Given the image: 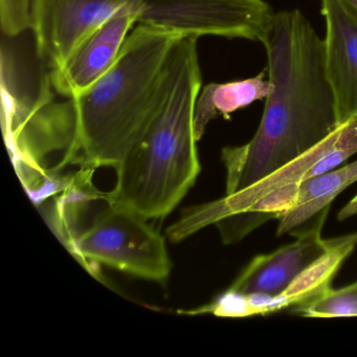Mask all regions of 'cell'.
Segmentation results:
<instances>
[{"mask_svg": "<svg viewBox=\"0 0 357 357\" xmlns=\"http://www.w3.org/2000/svg\"><path fill=\"white\" fill-rule=\"evenodd\" d=\"M263 47L271 93L252 139L222 149L225 196L294 162L340 126L326 76L324 39L304 13L298 9L275 13Z\"/></svg>", "mask_w": 357, "mask_h": 357, "instance_id": "cell-1", "label": "cell"}, {"mask_svg": "<svg viewBox=\"0 0 357 357\" xmlns=\"http://www.w3.org/2000/svg\"><path fill=\"white\" fill-rule=\"evenodd\" d=\"M294 312L307 317H357V281L340 289H326L298 305Z\"/></svg>", "mask_w": 357, "mask_h": 357, "instance_id": "cell-14", "label": "cell"}, {"mask_svg": "<svg viewBox=\"0 0 357 357\" xmlns=\"http://www.w3.org/2000/svg\"><path fill=\"white\" fill-rule=\"evenodd\" d=\"M342 1L357 22V0H342Z\"/></svg>", "mask_w": 357, "mask_h": 357, "instance_id": "cell-17", "label": "cell"}, {"mask_svg": "<svg viewBox=\"0 0 357 357\" xmlns=\"http://www.w3.org/2000/svg\"><path fill=\"white\" fill-rule=\"evenodd\" d=\"M275 16L265 0H141L137 24L181 38L216 36L264 45Z\"/></svg>", "mask_w": 357, "mask_h": 357, "instance_id": "cell-5", "label": "cell"}, {"mask_svg": "<svg viewBox=\"0 0 357 357\" xmlns=\"http://www.w3.org/2000/svg\"><path fill=\"white\" fill-rule=\"evenodd\" d=\"M32 0H0V26L6 36H20L31 28Z\"/></svg>", "mask_w": 357, "mask_h": 357, "instance_id": "cell-15", "label": "cell"}, {"mask_svg": "<svg viewBox=\"0 0 357 357\" xmlns=\"http://www.w3.org/2000/svg\"><path fill=\"white\" fill-rule=\"evenodd\" d=\"M137 26L131 14L106 20L85 37L66 63L51 70L52 86L62 97L72 99L89 91L114 66L129 33Z\"/></svg>", "mask_w": 357, "mask_h": 357, "instance_id": "cell-8", "label": "cell"}, {"mask_svg": "<svg viewBox=\"0 0 357 357\" xmlns=\"http://www.w3.org/2000/svg\"><path fill=\"white\" fill-rule=\"evenodd\" d=\"M357 181V160L298 185L296 202L279 217L278 236L298 235L305 225L329 212L332 202Z\"/></svg>", "mask_w": 357, "mask_h": 357, "instance_id": "cell-11", "label": "cell"}, {"mask_svg": "<svg viewBox=\"0 0 357 357\" xmlns=\"http://www.w3.org/2000/svg\"><path fill=\"white\" fill-rule=\"evenodd\" d=\"M355 215H357V195L340 211L337 219L340 221L346 220Z\"/></svg>", "mask_w": 357, "mask_h": 357, "instance_id": "cell-16", "label": "cell"}, {"mask_svg": "<svg viewBox=\"0 0 357 357\" xmlns=\"http://www.w3.org/2000/svg\"><path fill=\"white\" fill-rule=\"evenodd\" d=\"M355 153H357V116L340 125L312 149L252 187L234 195L225 196L208 206H202L189 214L190 216H183L178 225L172 227L173 235L181 239L204 225H216L225 217L248 212L268 194L287 185H300L306 179L329 172Z\"/></svg>", "mask_w": 357, "mask_h": 357, "instance_id": "cell-6", "label": "cell"}, {"mask_svg": "<svg viewBox=\"0 0 357 357\" xmlns=\"http://www.w3.org/2000/svg\"><path fill=\"white\" fill-rule=\"evenodd\" d=\"M328 214V213H327ZM327 214L313 221L310 227L296 235V240L269 254L255 257L235 280L229 291L278 296L326 250L321 229Z\"/></svg>", "mask_w": 357, "mask_h": 357, "instance_id": "cell-9", "label": "cell"}, {"mask_svg": "<svg viewBox=\"0 0 357 357\" xmlns=\"http://www.w3.org/2000/svg\"><path fill=\"white\" fill-rule=\"evenodd\" d=\"M271 93V83L265 70L252 78L227 83H210L202 87L195 106L196 137L202 139L211 121L229 114L256 101L265 100Z\"/></svg>", "mask_w": 357, "mask_h": 357, "instance_id": "cell-12", "label": "cell"}, {"mask_svg": "<svg viewBox=\"0 0 357 357\" xmlns=\"http://www.w3.org/2000/svg\"><path fill=\"white\" fill-rule=\"evenodd\" d=\"M137 6L139 0H32L37 55L52 70L60 68L93 31L114 16L133 15Z\"/></svg>", "mask_w": 357, "mask_h": 357, "instance_id": "cell-7", "label": "cell"}, {"mask_svg": "<svg viewBox=\"0 0 357 357\" xmlns=\"http://www.w3.org/2000/svg\"><path fill=\"white\" fill-rule=\"evenodd\" d=\"M356 245L357 231L326 240L325 252L315 259L283 294L275 296L278 310L298 306L331 287L334 275Z\"/></svg>", "mask_w": 357, "mask_h": 357, "instance_id": "cell-13", "label": "cell"}, {"mask_svg": "<svg viewBox=\"0 0 357 357\" xmlns=\"http://www.w3.org/2000/svg\"><path fill=\"white\" fill-rule=\"evenodd\" d=\"M325 70L338 125L357 116V22L342 0H321Z\"/></svg>", "mask_w": 357, "mask_h": 357, "instance_id": "cell-10", "label": "cell"}, {"mask_svg": "<svg viewBox=\"0 0 357 357\" xmlns=\"http://www.w3.org/2000/svg\"><path fill=\"white\" fill-rule=\"evenodd\" d=\"M147 221L108 204L93 225L77 236L73 248L84 260L162 283L170 275L172 262L165 238Z\"/></svg>", "mask_w": 357, "mask_h": 357, "instance_id": "cell-4", "label": "cell"}, {"mask_svg": "<svg viewBox=\"0 0 357 357\" xmlns=\"http://www.w3.org/2000/svg\"><path fill=\"white\" fill-rule=\"evenodd\" d=\"M179 39L145 24L133 28L107 74L70 99L75 135L63 164L116 168L158 109L165 68Z\"/></svg>", "mask_w": 357, "mask_h": 357, "instance_id": "cell-3", "label": "cell"}, {"mask_svg": "<svg viewBox=\"0 0 357 357\" xmlns=\"http://www.w3.org/2000/svg\"><path fill=\"white\" fill-rule=\"evenodd\" d=\"M198 38L183 37L165 68L155 114L116 166V187L103 194L109 206L143 218H165L187 195L200 172L195 106L202 89Z\"/></svg>", "mask_w": 357, "mask_h": 357, "instance_id": "cell-2", "label": "cell"}]
</instances>
